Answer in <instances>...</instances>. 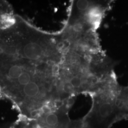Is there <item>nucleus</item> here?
I'll use <instances>...</instances> for the list:
<instances>
[{"mask_svg": "<svg viewBox=\"0 0 128 128\" xmlns=\"http://www.w3.org/2000/svg\"><path fill=\"white\" fill-rule=\"evenodd\" d=\"M90 58L70 50H64L58 66L56 83L60 99L74 94L88 92L91 94L99 86L102 81L93 72Z\"/></svg>", "mask_w": 128, "mask_h": 128, "instance_id": "obj_1", "label": "nucleus"}, {"mask_svg": "<svg viewBox=\"0 0 128 128\" xmlns=\"http://www.w3.org/2000/svg\"><path fill=\"white\" fill-rule=\"evenodd\" d=\"M112 2L114 1L71 0L65 24L78 26L97 31L107 12L110 9Z\"/></svg>", "mask_w": 128, "mask_h": 128, "instance_id": "obj_2", "label": "nucleus"}, {"mask_svg": "<svg viewBox=\"0 0 128 128\" xmlns=\"http://www.w3.org/2000/svg\"><path fill=\"white\" fill-rule=\"evenodd\" d=\"M58 34L62 51H72L87 57L104 51L96 30L64 24Z\"/></svg>", "mask_w": 128, "mask_h": 128, "instance_id": "obj_3", "label": "nucleus"}, {"mask_svg": "<svg viewBox=\"0 0 128 128\" xmlns=\"http://www.w3.org/2000/svg\"><path fill=\"white\" fill-rule=\"evenodd\" d=\"M115 105L116 116L128 117V86L120 87Z\"/></svg>", "mask_w": 128, "mask_h": 128, "instance_id": "obj_4", "label": "nucleus"}, {"mask_svg": "<svg viewBox=\"0 0 128 128\" xmlns=\"http://www.w3.org/2000/svg\"><path fill=\"white\" fill-rule=\"evenodd\" d=\"M45 118H44L46 126L50 128H56L59 124L60 119L58 114L56 112H46Z\"/></svg>", "mask_w": 128, "mask_h": 128, "instance_id": "obj_5", "label": "nucleus"}]
</instances>
